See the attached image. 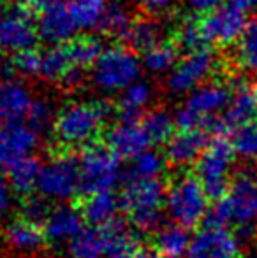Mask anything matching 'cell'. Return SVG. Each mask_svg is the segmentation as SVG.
Returning <instances> with one entry per match:
<instances>
[{"mask_svg": "<svg viewBox=\"0 0 257 258\" xmlns=\"http://www.w3.org/2000/svg\"><path fill=\"white\" fill-rule=\"evenodd\" d=\"M202 221L213 227L234 225L238 237L257 239V169L236 170L227 195L213 202Z\"/></svg>", "mask_w": 257, "mask_h": 258, "instance_id": "cell-1", "label": "cell"}, {"mask_svg": "<svg viewBox=\"0 0 257 258\" xmlns=\"http://www.w3.org/2000/svg\"><path fill=\"white\" fill-rule=\"evenodd\" d=\"M118 109L108 102H69L55 114L53 119V134L60 150L88 146L97 143L104 123Z\"/></svg>", "mask_w": 257, "mask_h": 258, "instance_id": "cell-2", "label": "cell"}, {"mask_svg": "<svg viewBox=\"0 0 257 258\" xmlns=\"http://www.w3.org/2000/svg\"><path fill=\"white\" fill-rule=\"evenodd\" d=\"M166 194L168 190L159 177L127 176L120 194V206L137 230L155 232L162 227Z\"/></svg>", "mask_w": 257, "mask_h": 258, "instance_id": "cell-3", "label": "cell"}, {"mask_svg": "<svg viewBox=\"0 0 257 258\" xmlns=\"http://www.w3.org/2000/svg\"><path fill=\"white\" fill-rule=\"evenodd\" d=\"M234 146L226 136H212L206 150L195 162V177L210 201L217 202L227 195L233 181Z\"/></svg>", "mask_w": 257, "mask_h": 258, "instance_id": "cell-4", "label": "cell"}, {"mask_svg": "<svg viewBox=\"0 0 257 258\" xmlns=\"http://www.w3.org/2000/svg\"><path fill=\"white\" fill-rule=\"evenodd\" d=\"M141 61L127 46L104 49L92 67V81L102 92H124L139 79Z\"/></svg>", "mask_w": 257, "mask_h": 258, "instance_id": "cell-5", "label": "cell"}, {"mask_svg": "<svg viewBox=\"0 0 257 258\" xmlns=\"http://www.w3.org/2000/svg\"><path fill=\"white\" fill-rule=\"evenodd\" d=\"M208 195L202 190L195 174H183L176 177L166 194V209L169 216L187 228H192L204 220L208 213Z\"/></svg>", "mask_w": 257, "mask_h": 258, "instance_id": "cell-6", "label": "cell"}, {"mask_svg": "<svg viewBox=\"0 0 257 258\" xmlns=\"http://www.w3.org/2000/svg\"><path fill=\"white\" fill-rule=\"evenodd\" d=\"M118 156L106 144L93 143L83 148L78 160L79 191L83 195L111 190L120 179Z\"/></svg>", "mask_w": 257, "mask_h": 258, "instance_id": "cell-7", "label": "cell"}, {"mask_svg": "<svg viewBox=\"0 0 257 258\" xmlns=\"http://www.w3.org/2000/svg\"><path fill=\"white\" fill-rule=\"evenodd\" d=\"M35 190L48 201H67L79 191L78 160L69 151L60 150L55 158L41 169Z\"/></svg>", "mask_w": 257, "mask_h": 258, "instance_id": "cell-8", "label": "cell"}, {"mask_svg": "<svg viewBox=\"0 0 257 258\" xmlns=\"http://www.w3.org/2000/svg\"><path fill=\"white\" fill-rule=\"evenodd\" d=\"M217 67H219V60L208 46L189 51L169 72L168 90L176 95L194 92L195 88L204 85L206 79L217 71Z\"/></svg>", "mask_w": 257, "mask_h": 258, "instance_id": "cell-9", "label": "cell"}, {"mask_svg": "<svg viewBox=\"0 0 257 258\" xmlns=\"http://www.w3.org/2000/svg\"><path fill=\"white\" fill-rule=\"evenodd\" d=\"M247 23L243 11L224 4L199 18V30L206 46H231L241 37Z\"/></svg>", "mask_w": 257, "mask_h": 258, "instance_id": "cell-10", "label": "cell"}, {"mask_svg": "<svg viewBox=\"0 0 257 258\" xmlns=\"http://www.w3.org/2000/svg\"><path fill=\"white\" fill-rule=\"evenodd\" d=\"M185 258H241L240 237L226 227L202 225L194 234Z\"/></svg>", "mask_w": 257, "mask_h": 258, "instance_id": "cell-11", "label": "cell"}, {"mask_svg": "<svg viewBox=\"0 0 257 258\" xmlns=\"http://www.w3.org/2000/svg\"><path fill=\"white\" fill-rule=\"evenodd\" d=\"M234 90V79L222 81L215 79L212 83H204L194 92H190L189 99L185 100L183 107H187L190 112L204 121V130L210 134L213 126V121L217 119V112L224 111L229 105L231 97Z\"/></svg>", "mask_w": 257, "mask_h": 258, "instance_id": "cell-12", "label": "cell"}, {"mask_svg": "<svg viewBox=\"0 0 257 258\" xmlns=\"http://www.w3.org/2000/svg\"><path fill=\"white\" fill-rule=\"evenodd\" d=\"M151 139L139 119H118L106 134V146L120 160H132L150 150Z\"/></svg>", "mask_w": 257, "mask_h": 258, "instance_id": "cell-13", "label": "cell"}, {"mask_svg": "<svg viewBox=\"0 0 257 258\" xmlns=\"http://www.w3.org/2000/svg\"><path fill=\"white\" fill-rule=\"evenodd\" d=\"M37 25L28 18V11L18 9L9 13L0 21V51L18 53L34 48L37 41Z\"/></svg>", "mask_w": 257, "mask_h": 258, "instance_id": "cell-14", "label": "cell"}, {"mask_svg": "<svg viewBox=\"0 0 257 258\" xmlns=\"http://www.w3.org/2000/svg\"><path fill=\"white\" fill-rule=\"evenodd\" d=\"M39 143V132L27 121H9L0 128V167L30 155Z\"/></svg>", "mask_w": 257, "mask_h": 258, "instance_id": "cell-15", "label": "cell"}, {"mask_svg": "<svg viewBox=\"0 0 257 258\" xmlns=\"http://www.w3.org/2000/svg\"><path fill=\"white\" fill-rule=\"evenodd\" d=\"M35 25L39 37L53 46L71 41L72 37H76V30H79L65 2L52 4L42 9Z\"/></svg>", "mask_w": 257, "mask_h": 258, "instance_id": "cell-16", "label": "cell"}, {"mask_svg": "<svg viewBox=\"0 0 257 258\" xmlns=\"http://www.w3.org/2000/svg\"><path fill=\"white\" fill-rule=\"evenodd\" d=\"M210 139L206 130H180L166 143V160L173 165H190L197 162Z\"/></svg>", "mask_w": 257, "mask_h": 258, "instance_id": "cell-17", "label": "cell"}, {"mask_svg": "<svg viewBox=\"0 0 257 258\" xmlns=\"http://www.w3.org/2000/svg\"><path fill=\"white\" fill-rule=\"evenodd\" d=\"M83 223H85V218L79 207L76 209L72 206L62 204L52 207L48 218L42 223V230H44L46 241H49L52 244H60L74 239L85 228Z\"/></svg>", "mask_w": 257, "mask_h": 258, "instance_id": "cell-18", "label": "cell"}, {"mask_svg": "<svg viewBox=\"0 0 257 258\" xmlns=\"http://www.w3.org/2000/svg\"><path fill=\"white\" fill-rule=\"evenodd\" d=\"M255 114H257V107H255L254 88H250L247 83L240 81V79H234V90H233V97H231V102L224 109L222 116H220L226 132L233 134L240 126L252 123Z\"/></svg>", "mask_w": 257, "mask_h": 258, "instance_id": "cell-19", "label": "cell"}, {"mask_svg": "<svg viewBox=\"0 0 257 258\" xmlns=\"http://www.w3.org/2000/svg\"><path fill=\"white\" fill-rule=\"evenodd\" d=\"M104 237H106V258H137L141 255L139 235L125 225L122 220H113L111 223L104 225Z\"/></svg>", "mask_w": 257, "mask_h": 258, "instance_id": "cell-20", "label": "cell"}, {"mask_svg": "<svg viewBox=\"0 0 257 258\" xmlns=\"http://www.w3.org/2000/svg\"><path fill=\"white\" fill-rule=\"evenodd\" d=\"M30 92L21 81L14 78H6L0 81V111L7 121H25L32 107Z\"/></svg>", "mask_w": 257, "mask_h": 258, "instance_id": "cell-21", "label": "cell"}, {"mask_svg": "<svg viewBox=\"0 0 257 258\" xmlns=\"http://www.w3.org/2000/svg\"><path fill=\"white\" fill-rule=\"evenodd\" d=\"M120 207V199L111 190H106L85 195V201L79 204V211L90 227H104L117 220Z\"/></svg>", "mask_w": 257, "mask_h": 258, "instance_id": "cell-22", "label": "cell"}, {"mask_svg": "<svg viewBox=\"0 0 257 258\" xmlns=\"http://www.w3.org/2000/svg\"><path fill=\"white\" fill-rule=\"evenodd\" d=\"M46 241L42 225L28 221L25 218L11 221L6 227V242L18 253H35Z\"/></svg>", "mask_w": 257, "mask_h": 258, "instance_id": "cell-23", "label": "cell"}, {"mask_svg": "<svg viewBox=\"0 0 257 258\" xmlns=\"http://www.w3.org/2000/svg\"><path fill=\"white\" fill-rule=\"evenodd\" d=\"M162 35H164V32H162L161 23L153 16H143L132 20L127 34L124 35L122 41L132 51L144 53L153 46H157L159 42H162Z\"/></svg>", "mask_w": 257, "mask_h": 258, "instance_id": "cell-24", "label": "cell"}, {"mask_svg": "<svg viewBox=\"0 0 257 258\" xmlns=\"http://www.w3.org/2000/svg\"><path fill=\"white\" fill-rule=\"evenodd\" d=\"M190 241H192V237L189 234V228L180 223L162 225L161 228L155 230L153 235L155 251L162 253V255L169 258L185 256L187 251H189Z\"/></svg>", "mask_w": 257, "mask_h": 258, "instance_id": "cell-25", "label": "cell"}, {"mask_svg": "<svg viewBox=\"0 0 257 258\" xmlns=\"http://www.w3.org/2000/svg\"><path fill=\"white\" fill-rule=\"evenodd\" d=\"M6 169H7V181H9L11 188L16 194L28 195L37 186V179H39V174H41L42 165L35 156L27 155L14 160Z\"/></svg>", "mask_w": 257, "mask_h": 258, "instance_id": "cell-26", "label": "cell"}, {"mask_svg": "<svg viewBox=\"0 0 257 258\" xmlns=\"http://www.w3.org/2000/svg\"><path fill=\"white\" fill-rule=\"evenodd\" d=\"M151 97H153V92L150 85L141 81L130 85L122 92L118 99V119H139L143 112H146L144 109L151 102Z\"/></svg>", "mask_w": 257, "mask_h": 258, "instance_id": "cell-27", "label": "cell"}, {"mask_svg": "<svg viewBox=\"0 0 257 258\" xmlns=\"http://www.w3.org/2000/svg\"><path fill=\"white\" fill-rule=\"evenodd\" d=\"M233 63L238 71L257 76V18L248 21L241 37L236 41Z\"/></svg>", "mask_w": 257, "mask_h": 258, "instance_id": "cell-28", "label": "cell"}, {"mask_svg": "<svg viewBox=\"0 0 257 258\" xmlns=\"http://www.w3.org/2000/svg\"><path fill=\"white\" fill-rule=\"evenodd\" d=\"M106 237L102 227L83 228L74 239L67 242V253L71 258H100L104 256Z\"/></svg>", "mask_w": 257, "mask_h": 258, "instance_id": "cell-29", "label": "cell"}, {"mask_svg": "<svg viewBox=\"0 0 257 258\" xmlns=\"http://www.w3.org/2000/svg\"><path fill=\"white\" fill-rule=\"evenodd\" d=\"M64 48L67 51V56L71 60L74 69H85L93 67L97 58L104 51L102 44L93 35H81V37H72L71 41L64 42Z\"/></svg>", "mask_w": 257, "mask_h": 258, "instance_id": "cell-30", "label": "cell"}, {"mask_svg": "<svg viewBox=\"0 0 257 258\" xmlns=\"http://www.w3.org/2000/svg\"><path fill=\"white\" fill-rule=\"evenodd\" d=\"M72 63L67 56L64 44H55L53 48L46 49L42 53L41 60V72L39 78H42L44 81L49 83H64L65 76L72 71Z\"/></svg>", "mask_w": 257, "mask_h": 258, "instance_id": "cell-31", "label": "cell"}, {"mask_svg": "<svg viewBox=\"0 0 257 258\" xmlns=\"http://www.w3.org/2000/svg\"><path fill=\"white\" fill-rule=\"evenodd\" d=\"M111 0H69L67 7L79 30L97 28Z\"/></svg>", "mask_w": 257, "mask_h": 258, "instance_id": "cell-32", "label": "cell"}, {"mask_svg": "<svg viewBox=\"0 0 257 258\" xmlns=\"http://www.w3.org/2000/svg\"><path fill=\"white\" fill-rule=\"evenodd\" d=\"M141 123H143L144 130L150 136L153 144L168 143L173 136H175V126L176 121L166 109H151V111L143 112L141 116Z\"/></svg>", "mask_w": 257, "mask_h": 258, "instance_id": "cell-33", "label": "cell"}, {"mask_svg": "<svg viewBox=\"0 0 257 258\" xmlns=\"http://www.w3.org/2000/svg\"><path fill=\"white\" fill-rule=\"evenodd\" d=\"M178 51L180 48L176 42H159L157 46L143 53V67L151 74L171 72L173 67L178 63Z\"/></svg>", "mask_w": 257, "mask_h": 258, "instance_id": "cell-34", "label": "cell"}, {"mask_svg": "<svg viewBox=\"0 0 257 258\" xmlns=\"http://www.w3.org/2000/svg\"><path fill=\"white\" fill-rule=\"evenodd\" d=\"M130 23H132V18L129 16L127 9H125L124 6H120V4H110L106 13L100 18L97 28H99L104 35H108V37L124 39Z\"/></svg>", "mask_w": 257, "mask_h": 258, "instance_id": "cell-35", "label": "cell"}, {"mask_svg": "<svg viewBox=\"0 0 257 258\" xmlns=\"http://www.w3.org/2000/svg\"><path fill=\"white\" fill-rule=\"evenodd\" d=\"M166 155H161L153 150H146L136 158L129 169V176L134 177H159L166 167Z\"/></svg>", "mask_w": 257, "mask_h": 258, "instance_id": "cell-36", "label": "cell"}, {"mask_svg": "<svg viewBox=\"0 0 257 258\" xmlns=\"http://www.w3.org/2000/svg\"><path fill=\"white\" fill-rule=\"evenodd\" d=\"M238 156L247 160H257V123H248L236 128L231 137Z\"/></svg>", "mask_w": 257, "mask_h": 258, "instance_id": "cell-37", "label": "cell"}, {"mask_svg": "<svg viewBox=\"0 0 257 258\" xmlns=\"http://www.w3.org/2000/svg\"><path fill=\"white\" fill-rule=\"evenodd\" d=\"M41 60H42V53L30 48L11 54L9 65L14 74H20L23 78H37L39 72H41Z\"/></svg>", "mask_w": 257, "mask_h": 258, "instance_id": "cell-38", "label": "cell"}, {"mask_svg": "<svg viewBox=\"0 0 257 258\" xmlns=\"http://www.w3.org/2000/svg\"><path fill=\"white\" fill-rule=\"evenodd\" d=\"M175 42L180 49L183 51H195V49L206 48L204 41H202L201 30H199V18L192 16V20H187L176 28V37Z\"/></svg>", "mask_w": 257, "mask_h": 258, "instance_id": "cell-39", "label": "cell"}, {"mask_svg": "<svg viewBox=\"0 0 257 258\" xmlns=\"http://www.w3.org/2000/svg\"><path fill=\"white\" fill-rule=\"evenodd\" d=\"M55 114L57 112H55V109H53L52 102H48V100H44V99H34L25 121L30 126H34V128L41 134L44 128H48V125H53Z\"/></svg>", "mask_w": 257, "mask_h": 258, "instance_id": "cell-40", "label": "cell"}, {"mask_svg": "<svg viewBox=\"0 0 257 258\" xmlns=\"http://www.w3.org/2000/svg\"><path fill=\"white\" fill-rule=\"evenodd\" d=\"M49 211H52V207L48 206L46 197H42L41 194L25 195L23 202H21V218H25V220H28V221H34V223H37V225L44 223Z\"/></svg>", "mask_w": 257, "mask_h": 258, "instance_id": "cell-41", "label": "cell"}, {"mask_svg": "<svg viewBox=\"0 0 257 258\" xmlns=\"http://www.w3.org/2000/svg\"><path fill=\"white\" fill-rule=\"evenodd\" d=\"M182 4L192 16L201 18L224 6V0H182Z\"/></svg>", "mask_w": 257, "mask_h": 258, "instance_id": "cell-42", "label": "cell"}, {"mask_svg": "<svg viewBox=\"0 0 257 258\" xmlns=\"http://www.w3.org/2000/svg\"><path fill=\"white\" fill-rule=\"evenodd\" d=\"M176 0H139V7L146 16H161L168 13Z\"/></svg>", "mask_w": 257, "mask_h": 258, "instance_id": "cell-43", "label": "cell"}, {"mask_svg": "<svg viewBox=\"0 0 257 258\" xmlns=\"http://www.w3.org/2000/svg\"><path fill=\"white\" fill-rule=\"evenodd\" d=\"M11 204H13V188L9 181L0 177V216L11 209Z\"/></svg>", "mask_w": 257, "mask_h": 258, "instance_id": "cell-44", "label": "cell"}, {"mask_svg": "<svg viewBox=\"0 0 257 258\" xmlns=\"http://www.w3.org/2000/svg\"><path fill=\"white\" fill-rule=\"evenodd\" d=\"M16 2L21 9L28 11V13H41L42 9H46L52 4L64 2V0H16Z\"/></svg>", "mask_w": 257, "mask_h": 258, "instance_id": "cell-45", "label": "cell"}, {"mask_svg": "<svg viewBox=\"0 0 257 258\" xmlns=\"http://www.w3.org/2000/svg\"><path fill=\"white\" fill-rule=\"evenodd\" d=\"M227 4L234 6L236 9L243 11L245 14L250 13V11L257 9V0H227Z\"/></svg>", "mask_w": 257, "mask_h": 258, "instance_id": "cell-46", "label": "cell"}, {"mask_svg": "<svg viewBox=\"0 0 257 258\" xmlns=\"http://www.w3.org/2000/svg\"><path fill=\"white\" fill-rule=\"evenodd\" d=\"M137 258H169V256L162 255V253H159V251H141V255Z\"/></svg>", "mask_w": 257, "mask_h": 258, "instance_id": "cell-47", "label": "cell"}, {"mask_svg": "<svg viewBox=\"0 0 257 258\" xmlns=\"http://www.w3.org/2000/svg\"><path fill=\"white\" fill-rule=\"evenodd\" d=\"M247 258H257V244L252 246V249H250V253H248Z\"/></svg>", "mask_w": 257, "mask_h": 258, "instance_id": "cell-48", "label": "cell"}, {"mask_svg": "<svg viewBox=\"0 0 257 258\" xmlns=\"http://www.w3.org/2000/svg\"><path fill=\"white\" fill-rule=\"evenodd\" d=\"M6 16V11H4V6L0 4V21H2V18Z\"/></svg>", "mask_w": 257, "mask_h": 258, "instance_id": "cell-49", "label": "cell"}, {"mask_svg": "<svg viewBox=\"0 0 257 258\" xmlns=\"http://www.w3.org/2000/svg\"><path fill=\"white\" fill-rule=\"evenodd\" d=\"M4 118H6V116H4V112L0 111V128H2V125H4Z\"/></svg>", "mask_w": 257, "mask_h": 258, "instance_id": "cell-50", "label": "cell"}, {"mask_svg": "<svg viewBox=\"0 0 257 258\" xmlns=\"http://www.w3.org/2000/svg\"><path fill=\"white\" fill-rule=\"evenodd\" d=\"M254 97H255V107H257V85L254 86Z\"/></svg>", "mask_w": 257, "mask_h": 258, "instance_id": "cell-51", "label": "cell"}]
</instances>
